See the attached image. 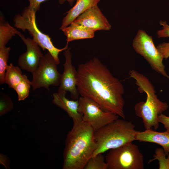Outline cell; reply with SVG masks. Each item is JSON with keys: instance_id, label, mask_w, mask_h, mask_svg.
I'll return each instance as SVG.
<instances>
[{"instance_id": "1", "label": "cell", "mask_w": 169, "mask_h": 169, "mask_svg": "<svg viewBox=\"0 0 169 169\" xmlns=\"http://www.w3.org/2000/svg\"><path fill=\"white\" fill-rule=\"evenodd\" d=\"M77 87L81 96L89 98L105 110L123 119L124 89L121 82L97 57L78 65Z\"/></svg>"}, {"instance_id": "2", "label": "cell", "mask_w": 169, "mask_h": 169, "mask_svg": "<svg viewBox=\"0 0 169 169\" xmlns=\"http://www.w3.org/2000/svg\"><path fill=\"white\" fill-rule=\"evenodd\" d=\"M94 134L83 120L73 123L65 140L63 169H84L97 147Z\"/></svg>"}, {"instance_id": "3", "label": "cell", "mask_w": 169, "mask_h": 169, "mask_svg": "<svg viewBox=\"0 0 169 169\" xmlns=\"http://www.w3.org/2000/svg\"><path fill=\"white\" fill-rule=\"evenodd\" d=\"M129 74L135 80L140 92H145L146 95L145 101L135 105L136 115L142 119L146 129L157 130L159 123L158 116L167 110L168 104L158 98L154 87L146 77L134 69L130 70Z\"/></svg>"}, {"instance_id": "4", "label": "cell", "mask_w": 169, "mask_h": 169, "mask_svg": "<svg viewBox=\"0 0 169 169\" xmlns=\"http://www.w3.org/2000/svg\"><path fill=\"white\" fill-rule=\"evenodd\" d=\"M138 131L131 121L118 119L95 132L96 148L92 157L135 141Z\"/></svg>"}, {"instance_id": "5", "label": "cell", "mask_w": 169, "mask_h": 169, "mask_svg": "<svg viewBox=\"0 0 169 169\" xmlns=\"http://www.w3.org/2000/svg\"><path fill=\"white\" fill-rule=\"evenodd\" d=\"M29 6L26 7L21 14L15 15L13 19L14 27L25 32L26 30L33 37V39L43 50H48L52 56L57 65L59 64V53L67 49L68 44L61 49L56 47L48 35L43 33L38 28L36 21V13Z\"/></svg>"}, {"instance_id": "6", "label": "cell", "mask_w": 169, "mask_h": 169, "mask_svg": "<svg viewBox=\"0 0 169 169\" xmlns=\"http://www.w3.org/2000/svg\"><path fill=\"white\" fill-rule=\"evenodd\" d=\"M108 169H143L144 156L138 146L129 143L109 150L105 156Z\"/></svg>"}, {"instance_id": "7", "label": "cell", "mask_w": 169, "mask_h": 169, "mask_svg": "<svg viewBox=\"0 0 169 169\" xmlns=\"http://www.w3.org/2000/svg\"><path fill=\"white\" fill-rule=\"evenodd\" d=\"M132 46L136 52L146 60L152 69L169 79L163 63L164 58L154 45L152 37L139 29L134 39Z\"/></svg>"}, {"instance_id": "8", "label": "cell", "mask_w": 169, "mask_h": 169, "mask_svg": "<svg viewBox=\"0 0 169 169\" xmlns=\"http://www.w3.org/2000/svg\"><path fill=\"white\" fill-rule=\"evenodd\" d=\"M78 101V111L83 115L82 120L90 126L95 132L119 117L105 110L97 103L88 98L80 96Z\"/></svg>"}, {"instance_id": "9", "label": "cell", "mask_w": 169, "mask_h": 169, "mask_svg": "<svg viewBox=\"0 0 169 169\" xmlns=\"http://www.w3.org/2000/svg\"><path fill=\"white\" fill-rule=\"evenodd\" d=\"M57 64L52 56L49 52L41 59L39 65L33 73L31 86L33 90L45 88L48 90L50 85L58 86L61 74L58 71Z\"/></svg>"}, {"instance_id": "10", "label": "cell", "mask_w": 169, "mask_h": 169, "mask_svg": "<svg viewBox=\"0 0 169 169\" xmlns=\"http://www.w3.org/2000/svg\"><path fill=\"white\" fill-rule=\"evenodd\" d=\"M18 35L27 48L26 51L19 57L18 65L21 69L32 74L37 68L44 55L41 52L40 47L33 39L29 37L26 38L21 32Z\"/></svg>"}, {"instance_id": "11", "label": "cell", "mask_w": 169, "mask_h": 169, "mask_svg": "<svg viewBox=\"0 0 169 169\" xmlns=\"http://www.w3.org/2000/svg\"><path fill=\"white\" fill-rule=\"evenodd\" d=\"M69 48L65 50L64 55L65 62L63 64L64 70L61 74L60 82L58 92L70 93L71 97L74 100L79 98V94L77 87V70L71 62L72 54Z\"/></svg>"}, {"instance_id": "12", "label": "cell", "mask_w": 169, "mask_h": 169, "mask_svg": "<svg viewBox=\"0 0 169 169\" xmlns=\"http://www.w3.org/2000/svg\"><path fill=\"white\" fill-rule=\"evenodd\" d=\"M95 32L109 30L111 26L103 14L98 4L89 8L78 16L73 21Z\"/></svg>"}, {"instance_id": "13", "label": "cell", "mask_w": 169, "mask_h": 169, "mask_svg": "<svg viewBox=\"0 0 169 169\" xmlns=\"http://www.w3.org/2000/svg\"><path fill=\"white\" fill-rule=\"evenodd\" d=\"M66 93L55 92L53 95V103L58 107L62 109L72 118L73 123H77L82 121L83 115L78 111V99L69 100L66 98Z\"/></svg>"}, {"instance_id": "14", "label": "cell", "mask_w": 169, "mask_h": 169, "mask_svg": "<svg viewBox=\"0 0 169 169\" xmlns=\"http://www.w3.org/2000/svg\"><path fill=\"white\" fill-rule=\"evenodd\" d=\"M135 138V141L158 144L162 147L166 155H169V132L166 131L159 132L151 129L138 131Z\"/></svg>"}, {"instance_id": "15", "label": "cell", "mask_w": 169, "mask_h": 169, "mask_svg": "<svg viewBox=\"0 0 169 169\" xmlns=\"http://www.w3.org/2000/svg\"><path fill=\"white\" fill-rule=\"evenodd\" d=\"M100 0H76L74 5L67 12L62 20L60 29L68 26L85 11L98 4Z\"/></svg>"}, {"instance_id": "16", "label": "cell", "mask_w": 169, "mask_h": 169, "mask_svg": "<svg viewBox=\"0 0 169 169\" xmlns=\"http://www.w3.org/2000/svg\"><path fill=\"white\" fill-rule=\"evenodd\" d=\"M61 30L66 36L67 44L73 40L93 38L95 32L74 22Z\"/></svg>"}, {"instance_id": "17", "label": "cell", "mask_w": 169, "mask_h": 169, "mask_svg": "<svg viewBox=\"0 0 169 169\" xmlns=\"http://www.w3.org/2000/svg\"><path fill=\"white\" fill-rule=\"evenodd\" d=\"M24 74H23L20 68L14 66L12 63L8 65L6 71L4 83L9 87L14 90L23 79Z\"/></svg>"}, {"instance_id": "18", "label": "cell", "mask_w": 169, "mask_h": 169, "mask_svg": "<svg viewBox=\"0 0 169 169\" xmlns=\"http://www.w3.org/2000/svg\"><path fill=\"white\" fill-rule=\"evenodd\" d=\"M20 32L11 26L6 21L2 15L0 17V48L6 45L13 37L18 35Z\"/></svg>"}, {"instance_id": "19", "label": "cell", "mask_w": 169, "mask_h": 169, "mask_svg": "<svg viewBox=\"0 0 169 169\" xmlns=\"http://www.w3.org/2000/svg\"><path fill=\"white\" fill-rule=\"evenodd\" d=\"M31 85V82L24 74L23 79L14 90L18 95V101L23 100L29 96Z\"/></svg>"}, {"instance_id": "20", "label": "cell", "mask_w": 169, "mask_h": 169, "mask_svg": "<svg viewBox=\"0 0 169 169\" xmlns=\"http://www.w3.org/2000/svg\"><path fill=\"white\" fill-rule=\"evenodd\" d=\"M10 47L5 46L0 48V84L4 83V78L6 69L8 65L7 64Z\"/></svg>"}, {"instance_id": "21", "label": "cell", "mask_w": 169, "mask_h": 169, "mask_svg": "<svg viewBox=\"0 0 169 169\" xmlns=\"http://www.w3.org/2000/svg\"><path fill=\"white\" fill-rule=\"evenodd\" d=\"M84 169H108L105 157L102 153L91 157L87 161Z\"/></svg>"}, {"instance_id": "22", "label": "cell", "mask_w": 169, "mask_h": 169, "mask_svg": "<svg viewBox=\"0 0 169 169\" xmlns=\"http://www.w3.org/2000/svg\"><path fill=\"white\" fill-rule=\"evenodd\" d=\"M156 160L158 161L159 169H169V155H166L163 148L156 149L153 158L149 161L148 163Z\"/></svg>"}, {"instance_id": "23", "label": "cell", "mask_w": 169, "mask_h": 169, "mask_svg": "<svg viewBox=\"0 0 169 169\" xmlns=\"http://www.w3.org/2000/svg\"><path fill=\"white\" fill-rule=\"evenodd\" d=\"M13 104L10 97L3 92H0V115H4L13 108Z\"/></svg>"}, {"instance_id": "24", "label": "cell", "mask_w": 169, "mask_h": 169, "mask_svg": "<svg viewBox=\"0 0 169 169\" xmlns=\"http://www.w3.org/2000/svg\"><path fill=\"white\" fill-rule=\"evenodd\" d=\"M160 24L162 28L157 31V34L159 38L169 37V25L166 21L161 20Z\"/></svg>"}, {"instance_id": "25", "label": "cell", "mask_w": 169, "mask_h": 169, "mask_svg": "<svg viewBox=\"0 0 169 169\" xmlns=\"http://www.w3.org/2000/svg\"><path fill=\"white\" fill-rule=\"evenodd\" d=\"M156 47L164 59H167L169 57V43L163 42L161 43Z\"/></svg>"}, {"instance_id": "26", "label": "cell", "mask_w": 169, "mask_h": 169, "mask_svg": "<svg viewBox=\"0 0 169 169\" xmlns=\"http://www.w3.org/2000/svg\"><path fill=\"white\" fill-rule=\"evenodd\" d=\"M29 2V6L30 8L34 10L35 11L39 10L40 4L42 3L47 0H28ZM59 3L61 4L63 3L66 0H58Z\"/></svg>"}, {"instance_id": "27", "label": "cell", "mask_w": 169, "mask_h": 169, "mask_svg": "<svg viewBox=\"0 0 169 169\" xmlns=\"http://www.w3.org/2000/svg\"><path fill=\"white\" fill-rule=\"evenodd\" d=\"M158 119L159 123L162 124L166 131L169 132V116L162 113L158 116Z\"/></svg>"}, {"instance_id": "28", "label": "cell", "mask_w": 169, "mask_h": 169, "mask_svg": "<svg viewBox=\"0 0 169 169\" xmlns=\"http://www.w3.org/2000/svg\"><path fill=\"white\" fill-rule=\"evenodd\" d=\"M67 0L68 1V2L69 3L70 5L71 6L73 5V3L75 1V0Z\"/></svg>"}]
</instances>
